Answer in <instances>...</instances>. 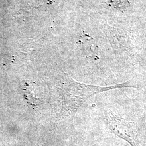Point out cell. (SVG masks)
Returning a JSON list of instances; mask_svg holds the SVG:
<instances>
[{
    "label": "cell",
    "instance_id": "cell-1",
    "mask_svg": "<svg viewBox=\"0 0 146 146\" xmlns=\"http://www.w3.org/2000/svg\"><path fill=\"white\" fill-rule=\"evenodd\" d=\"M59 87L63 104L68 108V110L73 113L76 111L86 100L95 94L114 89L138 88L131 80L122 84L102 87L80 83L69 78L61 81Z\"/></svg>",
    "mask_w": 146,
    "mask_h": 146
},
{
    "label": "cell",
    "instance_id": "cell-2",
    "mask_svg": "<svg viewBox=\"0 0 146 146\" xmlns=\"http://www.w3.org/2000/svg\"><path fill=\"white\" fill-rule=\"evenodd\" d=\"M104 119L110 130L131 146H140L139 135L135 123L111 111H106Z\"/></svg>",
    "mask_w": 146,
    "mask_h": 146
},
{
    "label": "cell",
    "instance_id": "cell-3",
    "mask_svg": "<svg viewBox=\"0 0 146 146\" xmlns=\"http://www.w3.org/2000/svg\"><path fill=\"white\" fill-rule=\"evenodd\" d=\"M110 3L116 8L125 9L129 6V2L127 0H110Z\"/></svg>",
    "mask_w": 146,
    "mask_h": 146
}]
</instances>
